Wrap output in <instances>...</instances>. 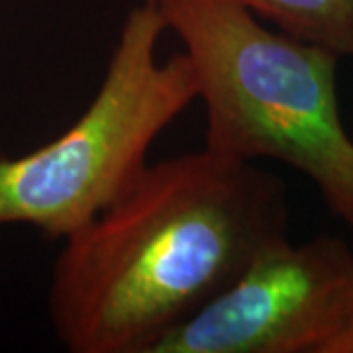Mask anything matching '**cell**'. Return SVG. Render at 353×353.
Masks as SVG:
<instances>
[{
  "instance_id": "obj_1",
  "label": "cell",
  "mask_w": 353,
  "mask_h": 353,
  "mask_svg": "<svg viewBox=\"0 0 353 353\" xmlns=\"http://www.w3.org/2000/svg\"><path fill=\"white\" fill-rule=\"evenodd\" d=\"M289 238L285 181L202 148L150 163L65 238L50 289L73 353H150L253 259Z\"/></svg>"
},
{
  "instance_id": "obj_2",
  "label": "cell",
  "mask_w": 353,
  "mask_h": 353,
  "mask_svg": "<svg viewBox=\"0 0 353 353\" xmlns=\"http://www.w3.org/2000/svg\"><path fill=\"white\" fill-rule=\"evenodd\" d=\"M192 63L204 148L299 171L353 226V138L340 116V57L263 22L243 0H153Z\"/></svg>"
},
{
  "instance_id": "obj_3",
  "label": "cell",
  "mask_w": 353,
  "mask_h": 353,
  "mask_svg": "<svg viewBox=\"0 0 353 353\" xmlns=\"http://www.w3.org/2000/svg\"><path fill=\"white\" fill-rule=\"evenodd\" d=\"M165 34L153 0L132 8L85 112L36 152L0 155V228L65 240L136 183L155 139L199 99L187 53L159 59Z\"/></svg>"
},
{
  "instance_id": "obj_4",
  "label": "cell",
  "mask_w": 353,
  "mask_h": 353,
  "mask_svg": "<svg viewBox=\"0 0 353 353\" xmlns=\"http://www.w3.org/2000/svg\"><path fill=\"white\" fill-rule=\"evenodd\" d=\"M150 353H353V250L277 241Z\"/></svg>"
},
{
  "instance_id": "obj_5",
  "label": "cell",
  "mask_w": 353,
  "mask_h": 353,
  "mask_svg": "<svg viewBox=\"0 0 353 353\" xmlns=\"http://www.w3.org/2000/svg\"><path fill=\"white\" fill-rule=\"evenodd\" d=\"M263 22L292 38L353 59V0H243Z\"/></svg>"
}]
</instances>
